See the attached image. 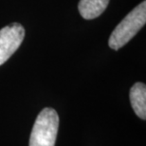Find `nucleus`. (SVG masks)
I'll use <instances>...</instances> for the list:
<instances>
[{"instance_id":"1","label":"nucleus","mask_w":146,"mask_h":146,"mask_svg":"<svg viewBox=\"0 0 146 146\" xmlns=\"http://www.w3.org/2000/svg\"><path fill=\"white\" fill-rule=\"evenodd\" d=\"M146 23V2L143 1L135 7L111 33L108 46L114 50H118L125 46L139 33Z\"/></svg>"},{"instance_id":"2","label":"nucleus","mask_w":146,"mask_h":146,"mask_svg":"<svg viewBox=\"0 0 146 146\" xmlns=\"http://www.w3.org/2000/svg\"><path fill=\"white\" fill-rule=\"evenodd\" d=\"M59 116L53 108H44L35 119L30 138V146H54L56 141Z\"/></svg>"},{"instance_id":"3","label":"nucleus","mask_w":146,"mask_h":146,"mask_svg":"<svg viewBox=\"0 0 146 146\" xmlns=\"http://www.w3.org/2000/svg\"><path fill=\"white\" fill-rule=\"evenodd\" d=\"M24 37L25 30L19 23H13L0 30V66L19 48Z\"/></svg>"},{"instance_id":"4","label":"nucleus","mask_w":146,"mask_h":146,"mask_svg":"<svg viewBox=\"0 0 146 146\" xmlns=\"http://www.w3.org/2000/svg\"><path fill=\"white\" fill-rule=\"evenodd\" d=\"M130 103L136 115L141 119H146V86L143 83H136L131 87Z\"/></svg>"},{"instance_id":"5","label":"nucleus","mask_w":146,"mask_h":146,"mask_svg":"<svg viewBox=\"0 0 146 146\" xmlns=\"http://www.w3.org/2000/svg\"><path fill=\"white\" fill-rule=\"evenodd\" d=\"M109 0H80L78 5L79 13L86 20L97 18L106 11Z\"/></svg>"}]
</instances>
